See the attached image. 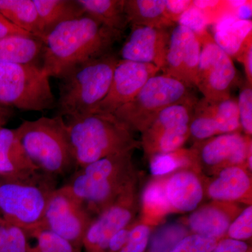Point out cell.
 <instances>
[{"instance_id":"cell-23","label":"cell","mask_w":252,"mask_h":252,"mask_svg":"<svg viewBox=\"0 0 252 252\" xmlns=\"http://www.w3.org/2000/svg\"><path fill=\"white\" fill-rule=\"evenodd\" d=\"M213 39L230 58L237 57L249 41L252 40V20L228 16L216 23Z\"/></svg>"},{"instance_id":"cell-22","label":"cell","mask_w":252,"mask_h":252,"mask_svg":"<svg viewBox=\"0 0 252 252\" xmlns=\"http://www.w3.org/2000/svg\"><path fill=\"white\" fill-rule=\"evenodd\" d=\"M44 40L32 34H12L0 39V61L41 67Z\"/></svg>"},{"instance_id":"cell-13","label":"cell","mask_w":252,"mask_h":252,"mask_svg":"<svg viewBox=\"0 0 252 252\" xmlns=\"http://www.w3.org/2000/svg\"><path fill=\"white\" fill-rule=\"evenodd\" d=\"M201 44L190 29L176 24L170 31L162 74L174 78L190 89L196 87Z\"/></svg>"},{"instance_id":"cell-21","label":"cell","mask_w":252,"mask_h":252,"mask_svg":"<svg viewBox=\"0 0 252 252\" xmlns=\"http://www.w3.org/2000/svg\"><path fill=\"white\" fill-rule=\"evenodd\" d=\"M252 177L246 167L222 169L207 185L205 193L213 201L248 203L252 201Z\"/></svg>"},{"instance_id":"cell-44","label":"cell","mask_w":252,"mask_h":252,"mask_svg":"<svg viewBox=\"0 0 252 252\" xmlns=\"http://www.w3.org/2000/svg\"><path fill=\"white\" fill-rule=\"evenodd\" d=\"M4 222L3 221H1V220H0V225H1L3 223H4Z\"/></svg>"},{"instance_id":"cell-39","label":"cell","mask_w":252,"mask_h":252,"mask_svg":"<svg viewBox=\"0 0 252 252\" xmlns=\"http://www.w3.org/2000/svg\"><path fill=\"white\" fill-rule=\"evenodd\" d=\"M165 4L168 18L177 24L182 14L193 5V0H165Z\"/></svg>"},{"instance_id":"cell-19","label":"cell","mask_w":252,"mask_h":252,"mask_svg":"<svg viewBox=\"0 0 252 252\" xmlns=\"http://www.w3.org/2000/svg\"><path fill=\"white\" fill-rule=\"evenodd\" d=\"M240 212L237 203L213 201L194 210L185 225L190 233L220 241Z\"/></svg>"},{"instance_id":"cell-6","label":"cell","mask_w":252,"mask_h":252,"mask_svg":"<svg viewBox=\"0 0 252 252\" xmlns=\"http://www.w3.org/2000/svg\"><path fill=\"white\" fill-rule=\"evenodd\" d=\"M56 180L41 172L29 180L0 185V211L5 222L31 238L40 228L49 199L58 188Z\"/></svg>"},{"instance_id":"cell-12","label":"cell","mask_w":252,"mask_h":252,"mask_svg":"<svg viewBox=\"0 0 252 252\" xmlns=\"http://www.w3.org/2000/svg\"><path fill=\"white\" fill-rule=\"evenodd\" d=\"M139 210L135 185L94 219L84 235L83 248L86 252H105L112 237L135 222Z\"/></svg>"},{"instance_id":"cell-32","label":"cell","mask_w":252,"mask_h":252,"mask_svg":"<svg viewBox=\"0 0 252 252\" xmlns=\"http://www.w3.org/2000/svg\"><path fill=\"white\" fill-rule=\"evenodd\" d=\"M35 238V246L32 247L31 252H81L65 239L46 230H39L32 235Z\"/></svg>"},{"instance_id":"cell-20","label":"cell","mask_w":252,"mask_h":252,"mask_svg":"<svg viewBox=\"0 0 252 252\" xmlns=\"http://www.w3.org/2000/svg\"><path fill=\"white\" fill-rule=\"evenodd\" d=\"M42 172L31 161L14 130L0 128V175L5 182H23Z\"/></svg>"},{"instance_id":"cell-5","label":"cell","mask_w":252,"mask_h":252,"mask_svg":"<svg viewBox=\"0 0 252 252\" xmlns=\"http://www.w3.org/2000/svg\"><path fill=\"white\" fill-rule=\"evenodd\" d=\"M14 131L31 161L46 175L57 179L77 169L67 124L61 116L24 121Z\"/></svg>"},{"instance_id":"cell-40","label":"cell","mask_w":252,"mask_h":252,"mask_svg":"<svg viewBox=\"0 0 252 252\" xmlns=\"http://www.w3.org/2000/svg\"><path fill=\"white\" fill-rule=\"evenodd\" d=\"M212 252H252V250L248 242L224 238L217 243Z\"/></svg>"},{"instance_id":"cell-9","label":"cell","mask_w":252,"mask_h":252,"mask_svg":"<svg viewBox=\"0 0 252 252\" xmlns=\"http://www.w3.org/2000/svg\"><path fill=\"white\" fill-rule=\"evenodd\" d=\"M198 99L193 94L160 113L148 128L142 132L141 145L150 158L182 148L190 137V121Z\"/></svg>"},{"instance_id":"cell-34","label":"cell","mask_w":252,"mask_h":252,"mask_svg":"<svg viewBox=\"0 0 252 252\" xmlns=\"http://www.w3.org/2000/svg\"><path fill=\"white\" fill-rule=\"evenodd\" d=\"M252 236V206L249 205L231 222L225 238L248 242Z\"/></svg>"},{"instance_id":"cell-43","label":"cell","mask_w":252,"mask_h":252,"mask_svg":"<svg viewBox=\"0 0 252 252\" xmlns=\"http://www.w3.org/2000/svg\"><path fill=\"white\" fill-rule=\"evenodd\" d=\"M14 114L12 107L0 103V128L11 119Z\"/></svg>"},{"instance_id":"cell-4","label":"cell","mask_w":252,"mask_h":252,"mask_svg":"<svg viewBox=\"0 0 252 252\" xmlns=\"http://www.w3.org/2000/svg\"><path fill=\"white\" fill-rule=\"evenodd\" d=\"M119 60L112 51L63 73L59 78L58 115L69 119L94 112L108 94Z\"/></svg>"},{"instance_id":"cell-42","label":"cell","mask_w":252,"mask_h":252,"mask_svg":"<svg viewBox=\"0 0 252 252\" xmlns=\"http://www.w3.org/2000/svg\"><path fill=\"white\" fill-rule=\"evenodd\" d=\"M12 34H31L16 27L0 14V39Z\"/></svg>"},{"instance_id":"cell-15","label":"cell","mask_w":252,"mask_h":252,"mask_svg":"<svg viewBox=\"0 0 252 252\" xmlns=\"http://www.w3.org/2000/svg\"><path fill=\"white\" fill-rule=\"evenodd\" d=\"M160 71L152 64L119 60L108 94L93 112L114 114L133 99L146 83Z\"/></svg>"},{"instance_id":"cell-2","label":"cell","mask_w":252,"mask_h":252,"mask_svg":"<svg viewBox=\"0 0 252 252\" xmlns=\"http://www.w3.org/2000/svg\"><path fill=\"white\" fill-rule=\"evenodd\" d=\"M133 152L109 156L77 169L64 187L95 218L137 185Z\"/></svg>"},{"instance_id":"cell-25","label":"cell","mask_w":252,"mask_h":252,"mask_svg":"<svg viewBox=\"0 0 252 252\" xmlns=\"http://www.w3.org/2000/svg\"><path fill=\"white\" fill-rule=\"evenodd\" d=\"M165 177H155L146 186L141 196L140 223L153 227L172 213L164 188Z\"/></svg>"},{"instance_id":"cell-41","label":"cell","mask_w":252,"mask_h":252,"mask_svg":"<svg viewBox=\"0 0 252 252\" xmlns=\"http://www.w3.org/2000/svg\"><path fill=\"white\" fill-rule=\"evenodd\" d=\"M236 59L240 61L245 67L247 82L252 85V40L249 41Z\"/></svg>"},{"instance_id":"cell-28","label":"cell","mask_w":252,"mask_h":252,"mask_svg":"<svg viewBox=\"0 0 252 252\" xmlns=\"http://www.w3.org/2000/svg\"><path fill=\"white\" fill-rule=\"evenodd\" d=\"M124 1L125 0H78L85 14L122 34L129 26L124 11Z\"/></svg>"},{"instance_id":"cell-26","label":"cell","mask_w":252,"mask_h":252,"mask_svg":"<svg viewBox=\"0 0 252 252\" xmlns=\"http://www.w3.org/2000/svg\"><path fill=\"white\" fill-rule=\"evenodd\" d=\"M44 36L61 23L85 14L78 0H33Z\"/></svg>"},{"instance_id":"cell-27","label":"cell","mask_w":252,"mask_h":252,"mask_svg":"<svg viewBox=\"0 0 252 252\" xmlns=\"http://www.w3.org/2000/svg\"><path fill=\"white\" fill-rule=\"evenodd\" d=\"M0 14L16 27L44 40L33 0H0Z\"/></svg>"},{"instance_id":"cell-10","label":"cell","mask_w":252,"mask_h":252,"mask_svg":"<svg viewBox=\"0 0 252 252\" xmlns=\"http://www.w3.org/2000/svg\"><path fill=\"white\" fill-rule=\"evenodd\" d=\"M197 36L201 51L196 87L207 99L220 101L230 98V91L238 80L231 58L217 45L208 31Z\"/></svg>"},{"instance_id":"cell-36","label":"cell","mask_w":252,"mask_h":252,"mask_svg":"<svg viewBox=\"0 0 252 252\" xmlns=\"http://www.w3.org/2000/svg\"><path fill=\"white\" fill-rule=\"evenodd\" d=\"M152 228L140 222H135L131 228L128 240L121 252H145L153 232Z\"/></svg>"},{"instance_id":"cell-3","label":"cell","mask_w":252,"mask_h":252,"mask_svg":"<svg viewBox=\"0 0 252 252\" xmlns=\"http://www.w3.org/2000/svg\"><path fill=\"white\" fill-rule=\"evenodd\" d=\"M65 122L77 169L141 146L133 132L112 114L89 113Z\"/></svg>"},{"instance_id":"cell-8","label":"cell","mask_w":252,"mask_h":252,"mask_svg":"<svg viewBox=\"0 0 252 252\" xmlns=\"http://www.w3.org/2000/svg\"><path fill=\"white\" fill-rule=\"evenodd\" d=\"M0 103L35 112L56 106L49 77L41 67L3 61H0Z\"/></svg>"},{"instance_id":"cell-37","label":"cell","mask_w":252,"mask_h":252,"mask_svg":"<svg viewBox=\"0 0 252 252\" xmlns=\"http://www.w3.org/2000/svg\"><path fill=\"white\" fill-rule=\"evenodd\" d=\"M219 240L189 233L170 252H212Z\"/></svg>"},{"instance_id":"cell-7","label":"cell","mask_w":252,"mask_h":252,"mask_svg":"<svg viewBox=\"0 0 252 252\" xmlns=\"http://www.w3.org/2000/svg\"><path fill=\"white\" fill-rule=\"evenodd\" d=\"M190 88L165 74L151 78L130 102L114 113L132 132H144L160 113L192 94Z\"/></svg>"},{"instance_id":"cell-29","label":"cell","mask_w":252,"mask_h":252,"mask_svg":"<svg viewBox=\"0 0 252 252\" xmlns=\"http://www.w3.org/2000/svg\"><path fill=\"white\" fill-rule=\"evenodd\" d=\"M152 175L155 177H165L185 169L201 171L195 149L181 148L170 153L156 154L149 158Z\"/></svg>"},{"instance_id":"cell-30","label":"cell","mask_w":252,"mask_h":252,"mask_svg":"<svg viewBox=\"0 0 252 252\" xmlns=\"http://www.w3.org/2000/svg\"><path fill=\"white\" fill-rule=\"evenodd\" d=\"M190 232L185 223H167L152 232L144 252H170Z\"/></svg>"},{"instance_id":"cell-11","label":"cell","mask_w":252,"mask_h":252,"mask_svg":"<svg viewBox=\"0 0 252 252\" xmlns=\"http://www.w3.org/2000/svg\"><path fill=\"white\" fill-rule=\"evenodd\" d=\"M94 219L63 186L51 195L39 230L52 232L81 250L84 235Z\"/></svg>"},{"instance_id":"cell-33","label":"cell","mask_w":252,"mask_h":252,"mask_svg":"<svg viewBox=\"0 0 252 252\" xmlns=\"http://www.w3.org/2000/svg\"><path fill=\"white\" fill-rule=\"evenodd\" d=\"M193 5L201 11L208 26L228 16L233 17L228 0H193Z\"/></svg>"},{"instance_id":"cell-35","label":"cell","mask_w":252,"mask_h":252,"mask_svg":"<svg viewBox=\"0 0 252 252\" xmlns=\"http://www.w3.org/2000/svg\"><path fill=\"white\" fill-rule=\"evenodd\" d=\"M237 105L242 131L245 135L252 137V85L247 81L240 89Z\"/></svg>"},{"instance_id":"cell-16","label":"cell","mask_w":252,"mask_h":252,"mask_svg":"<svg viewBox=\"0 0 252 252\" xmlns=\"http://www.w3.org/2000/svg\"><path fill=\"white\" fill-rule=\"evenodd\" d=\"M193 148L201 169L217 174L227 167H246L247 158L252 151V137L242 132L222 134L196 142Z\"/></svg>"},{"instance_id":"cell-14","label":"cell","mask_w":252,"mask_h":252,"mask_svg":"<svg viewBox=\"0 0 252 252\" xmlns=\"http://www.w3.org/2000/svg\"><path fill=\"white\" fill-rule=\"evenodd\" d=\"M189 132L196 142L222 134L241 132L237 99H199L194 107Z\"/></svg>"},{"instance_id":"cell-24","label":"cell","mask_w":252,"mask_h":252,"mask_svg":"<svg viewBox=\"0 0 252 252\" xmlns=\"http://www.w3.org/2000/svg\"><path fill=\"white\" fill-rule=\"evenodd\" d=\"M124 11L131 27L169 29L176 25L167 16L165 0H125Z\"/></svg>"},{"instance_id":"cell-17","label":"cell","mask_w":252,"mask_h":252,"mask_svg":"<svg viewBox=\"0 0 252 252\" xmlns=\"http://www.w3.org/2000/svg\"><path fill=\"white\" fill-rule=\"evenodd\" d=\"M170 31L165 28L133 26L122 49L119 59L152 64L161 70L165 64Z\"/></svg>"},{"instance_id":"cell-1","label":"cell","mask_w":252,"mask_h":252,"mask_svg":"<svg viewBox=\"0 0 252 252\" xmlns=\"http://www.w3.org/2000/svg\"><path fill=\"white\" fill-rule=\"evenodd\" d=\"M122 36L86 14L61 23L44 36L41 69L59 79L74 66L112 52Z\"/></svg>"},{"instance_id":"cell-18","label":"cell","mask_w":252,"mask_h":252,"mask_svg":"<svg viewBox=\"0 0 252 252\" xmlns=\"http://www.w3.org/2000/svg\"><path fill=\"white\" fill-rule=\"evenodd\" d=\"M199 172L185 169L165 176L164 188L172 212L187 213L198 208L205 193Z\"/></svg>"},{"instance_id":"cell-38","label":"cell","mask_w":252,"mask_h":252,"mask_svg":"<svg viewBox=\"0 0 252 252\" xmlns=\"http://www.w3.org/2000/svg\"><path fill=\"white\" fill-rule=\"evenodd\" d=\"M177 24L185 26L199 35L207 31L208 25L201 11L192 5L180 18Z\"/></svg>"},{"instance_id":"cell-31","label":"cell","mask_w":252,"mask_h":252,"mask_svg":"<svg viewBox=\"0 0 252 252\" xmlns=\"http://www.w3.org/2000/svg\"><path fill=\"white\" fill-rule=\"evenodd\" d=\"M28 239L18 227L5 221L0 225V252H31Z\"/></svg>"}]
</instances>
